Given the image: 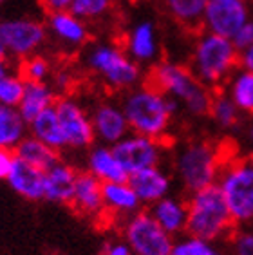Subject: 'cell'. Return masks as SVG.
<instances>
[{"instance_id": "1", "label": "cell", "mask_w": 253, "mask_h": 255, "mask_svg": "<svg viewBox=\"0 0 253 255\" xmlns=\"http://www.w3.org/2000/svg\"><path fill=\"white\" fill-rule=\"evenodd\" d=\"M228 145L205 137H194L170 148V174L186 196L217 183Z\"/></svg>"}, {"instance_id": "2", "label": "cell", "mask_w": 253, "mask_h": 255, "mask_svg": "<svg viewBox=\"0 0 253 255\" xmlns=\"http://www.w3.org/2000/svg\"><path fill=\"white\" fill-rule=\"evenodd\" d=\"M120 103L130 132L163 141H168L175 120L181 114L179 107L146 80L125 91Z\"/></svg>"}, {"instance_id": "3", "label": "cell", "mask_w": 253, "mask_h": 255, "mask_svg": "<svg viewBox=\"0 0 253 255\" xmlns=\"http://www.w3.org/2000/svg\"><path fill=\"white\" fill-rule=\"evenodd\" d=\"M145 80L159 89L166 98H170L179 107L181 114L185 113L188 118L194 120H203L208 116L214 91L201 84L186 64L161 58L148 67Z\"/></svg>"}, {"instance_id": "4", "label": "cell", "mask_w": 253, "mask_h": 255, "mask_svg": "<svg viewBox=\"0 0 253 255\" xmlns=\"http://www.w3.org/2000/svg\"><path fill=\"white\" fill-rule=\"evenodd\" d=\"M83 67L112 93H125L145 80V69L126 54L116 40L89 42L82 53Z\"/></svg>"}, {"instance_id": "5", "label": "cell", "mask_w": 253, "mask_h": 255, "mask_svg": "<svg viewBox=\"0 0 253 255\" xmlns=\"http://www.w3.org/2000/svg\"><path fill=\"white\" fill-rule=\"evenodd\" d=\"M186 65L205 87L219 91L235 69H239V49L230 38L197 31Z\"/></svg>"}, {"instance_id": "6", "label": "cell", "mask_w": 253, "mask_h": 255, "mask_svg": "<svg viewBox=\"0 0 253 255\" xmlns=\"http://www.w3.org/2000/svg\"><path fill=\"white\" fill-rule=\"evenodd\" d=\"M186 234L210 243H226L237 228L217 185L186 196Z\"/></svg>"}, {"instance_id": "7", "label": "cell", "mask_w": 253, "mask_h": 255, "mask_svg": "<svg viewBox=\"0 0 253 255\" xmlns=\"http://www.w3.org/2000/svg\"><path fill=\"white\" fill-rule=\"evenodd\" d=\"M217 188L235 226L253 225V154L230 152L217 177Z\"/></svg>"}, {"instance_id": "8", "label": "cell", "mask_w": 253, "mask_h": 255, "mask_svg": "<svg viewBox=\"0 0 253 255\" xmlns=\"http://www.w3.org/2000/svg\"><path fill=\"white\" fill-rule=\"evenodd\" d=\"M118 230V236L128 245L132 255H170L175 241L154 221L146 208L123 219Z\"/></svg>"}, {"instance_id": "9", "label": "cell", "mask_w": 253, "mask_h": 255, "mask_svg": "<svg viewBox=\"0 0 253 255\" xmlns=\"http://www.w3.org/2000/svg\"><path fill=\"white\" fill-rule=\"evenodd\" d=\"M49 34L45 22L31 16L0 20V44L15 62L40 53L47 44Z\"/></svg>"}, {"instance_id": "10", "label": "cell", "mask_w": 253, "mask_h": 255, "mask_svg": "<svg viewBox=\"0 0 253 255\" xmlns=\"http://www.w3.org/2000/svg\"><path fill=\"white\" fill-rule=\"evenodd\" d=\"M54 111L58 114L62 132L65 137V150L71 152H87L96 143L89 111L73 94H62L54 103Z\"/></svg>"}, {"instance_id": "11", "label": "cell", "mask_w": 253, "mask_h": 255, "mask_svg": "<svg viewBox=\"0 0 253 255\" xmlns=\"http://www.w3.org/2000/svg\"><path fill=\"white\" fill-rule=\"evenodd\" d=\"M112 150L128 176L145 168L165 165L166 157L170 154L168 141L141 136L136 132H128L112 147Z\"/></svg>"}, {"instance_id": "12", "label": "cell", "mask_w": 253, "mask_h": 255, "mask_svg": "<svg viewBox=\"0 0 253 255\" xmlns=\"http://www.w3.org/2000/svg\"><path fill=\"white\" fill-rule=\"evenodd\" d=\"M252 18L248 0H208L201 20V31L234 38V34Z\"/></svg>"}, {"instance_id": "13", "label": "cell", "mask_w": 253, "mask_h": 255, "mask_svg": "<svg viewBox=\"0 0 253 255\" xmlns=\"http://www.w3.org/2000/svg\"><path fill=\"white\" fill-rule=\"evenodd\" d=\"M123 49L136 64L150 67L161 60L159 27L152 18H137L126 27L122 40Z\"/></svg>"}, {"instance_id": "14", "label": "cell", "mask_w": 253, "mask_h": 255, "mask_svg": "<svg viewBox=\"0 0 253 255\" xmlns=\"http://www.w3.org/2000/svg\"><path fill=\"white\" fill-rule=\"evenodd\" d=\"M45 27L49 38H53L54 44L67 53L85 49L91 42V25L73 15L69 9L49 13Z\"/></svg>"}, {"instance_id": "15", "label": "cell", "mask_w": 253, "mask_h": 255, "mask_svg": "<svg viewBox=\"0 0 253 255\" xmlns=\"http://www.w3.org/2000/svg\"><path fill=\"white\" fill-rule=\"evenodd\" d=\"M96 143L114 147L130 132L120 100H100L89 109Z\"/></svg>"}, {"instance_id": "16", "label": "cell", "mask_w": 253, "mask_h": 255, "mask_svg": "<svg viewBox=\"0 0 253 255\" xmlns=\"http://www.w3.org/2000/svg\"><path fill=\"white\" fill-rule=\"evenodd\" d=\"M102 181L91 176L89 172L80 170L76 176L73 188V196L69 206L78 216L91 219L94 223H105V212H103V196H102Z\"/></svg>"}, {"instance_id": "17", "label": "cell", "mask_w": 253, "mask_h": 255, "mask_svg": "<svg viewBox=\"0 0 253 255\" xmlns=\"http://www.w3.org/2000/svg\"><path fill=\"white\" fill-rule=\"evenodd\" d=\"M126 181L130 183V187L134 188L136 196L139 197L143 208H148L156 201L163 199V197L174 194V177H172L170 170L165 165L159 167H152L139 170L136 174L128 176Z\"/></svg>"}, {"instance_id": "18", "label": "cell", "mask_w": 253, "mask_h": 255, "mask_svg": "<svg viewBox=\"0 0 253 255\" xmlns=\"http://www.w3.org/2000/svg\"><path fill=\"white\" fill-rule=\"evenodd\" d=\"M103 212H105V223L107 225H120L123 219L136 214L143 208L139 197L136 196L134 188L128 181L103 183Z\"/></svg>"}, {"instance_id": "19", "label": "cell", "mask_w": 253, "mask_h": 255, "mask_svg": "<svg viewBox=\"0 0 253 255\" xmlns=\"http://www.w3.org/2000/svg\"><path fill=\"white\" fill-rule=\"evenodd\" d=\"M44 170L15 157L13 167L5 177V183L16 196H20L25 201L36 203L44 201Z\"/></svg>"}, {"instance_id": "20", "label": "cell", "mask_w": 253, "mask_h": 255, "mask_svg": "<svg viewBox=\"0 0 253 255\" xmlns=\"http://www.w3.org/2000/svg\"><path fill=\"white\" fill-rule=\"evenodd\" d=\"M146 210L154 217V221L174 239L186 234V197L170 194L150 205Z\"/></svg>"}, {"instance_id": "21", "label": "cell", "mask_w": 253, "mask_h": 255, "mask_svg": "<svg viewBox=\"0 0 253 255\" xmlns=\"http://www.w3.org/2000/svg\"><path fill=\"white\" fill-rule=\"evenodd\" d=\"M78 172L74 165L63 159L47 168L44 176V201L69 206Z\"/></svg>"}, {"instance_id": "22", "label": "cell", "mask_w": 253, "mask_h": 255, "mask_svg": "<svg viewBox=\"0 0 253 255\" xmlns=\"http://www.w3.org/2000/svg\"><path fill=\"white\" fill-rule=\"evenodd\" d=\"M85 172L94 176L102 183L126 181L128 174L123 170L122 163L118 161L116 154L109 145L94 143L85 152Z\"/></svg>"}, {"instance_id": "23", "label": "cell", "mask_w": 253, "mask_h": 255, "mask_svg": "<svg viewBox=\"0 0 253 255\" xmlns=\"http://www.w3.org/2000/svg\"><path fill=\"white\" fill-rule=\"evenodd\" d=\"M56 100H58V94L51 87L49 82H25L24 94H22V100H20L16 111L24 118L25 123H29L38 114L54 107Z\"/></svg>"}, {"instance_id": "24", "label": "cell", "mask_w": 253, "mask_h": 255, "mask_svg": "<svg viewBox=\"0 0 253 255\" xmlns=\"http://www.w3.org/2000/svg\"><path fill=\"white\" fill-rule=\"evenodd\" d=\"M208 0H157L159 7L179 27L192 33L201 31V20Z\"/></svg>"}, {"instance_id": "25", "label": "cell", "mask_w": 253, "mask_h": 255, "mask_svg": "<svg viewBox=\"0 0 253 255\" xmlns=\"http://www.w3.org/2000/svg\"><path fill=\"white\" fill-rule=\"evenodd\" d=\"M221 91L235 103L243 116L253 118V73L243 67L235 69Z\"/></svg>"}, {"instance_id": "26", "label": "cell", "mask_w": 253, "mask_h": 255, "mask_svg": "<svg viewBox=\"0 0 253 255\" xmlns=\"http://www.w3.org/2000/svg\"><path fill=\"white\" fill-rule=\"evenodd\" d=\"M27 134L36 137L38 141L45 143L47 147L54 148L56 152L62 154L65 150V137H63L62 125H60L58 114L54 107L44 111L33 122L27 123Z\"/></svg>"}, {"instance_id": "27", "label": "cell", "mask_w": 253, "mask_h": 255, "mask_svg": "<svg viewBox=\"0 0 253 255\" xmlns=\"http://www.w3.org/2000/svg\"><path fill=\"white\" fill-rule=\"evenodd\" d=\"M206 118L214 123L219 130H223V132H234V130L243 127L244 116L239 113L235 103L219 89V91H214Z\"/></svg>"}, {"instance_id": "28", "label": "cell", "mask_w": 253, "mask_h": 255, "mask_svg": "<svg viewBox=\"0 0 253 255\" xmlns=\"http://www.w3.org/2000/svg\"><path fill=\"white\" fill-rule=\"evenodd\" d=\"M13 152H15V157H18L22 161L29 163V165L44 172L62 159V154L56 152L54 148L47 147L45 143L38 141L36 137L29 136V134L16 145Z\"/></svg>"}, {"instance_id": "29", "label": "cell", "mask_w": 253, "mask_h": 255, "mask_svg": "<svg viewBox=\"0 0 253 255\" xmlns=\"http://www.w3.org/2000/svg\"><path fill=\"white\" fill-rule=\"evenodd\" d=\"M27 136V123L15 107L0 105V148L15 150L24 137Z\"/></svg>"}, {"instance_id": "30", "label": "cell", "mask_w": 253, "mask_h": 255, "mask_svg": "<svg viewBox=\"0 0 253 255\" xmlns=\"http://www.w3.org/2000/svg\"><path fill=\"white\" fill-rule=\"evenodd\" d=\"M116 9V0H73L69 11L87 22L89 25L103 24L112 18Z\"/></svg>"}, {"instance_id": "31", "label": "cell", "mask_w": 253, "mask_h": 255, "mask_svg": "<svg viewBox=\"0 0 253 255\" xmlns=\"http://www.w3.org/2000/svg\"><path fill=\"white\" fill-rule=\"evenodd\" d=\"M170 255H226V252L221 248L219 243H210L185 234L174 241Z\"/></svg>"}, {"instance_id": "32", "label": "cell", "mask_w": 253, "mask_h": 255, "mask_svg": "<svg viewBox=\"0 0 253 255\" xmlns=\"http://www.w3.org/2000/svg\"><path fill=\"white\" fill-rule=\"evenodd\" d=\"M53 64L51 60L42 53H36L29 58L20 62L18 73L25 82H49L51 74H53Z\"/></svg>"}, {"instance_id": "33", "label": "cell", "mask_w": 253, "mask_h": 255, "mask_svg": "<svg viewBox=\"0 0 253 255\" xmlns=\"http://www.w3.org/2000/svg\"><path fill=\"white\" fill-rule=\"evenodd\" d=\"M25 80L22 74L11 71L7 74L0 76V105L5 107H18L22 94H24Z\"/></svg>"}, {"instance_id": "34", "label": "cell", "mask_w": 253, "mask_h": 255, "mask_svg": "<svg viewBox=\"0 0 253 255\" xmlns=\"http://www.w3.org/2000/svg\"><path fill=\"white\" fill-rule=\"evenodd\" d=\"M226 255H253V225L235 228L226 241Z\"/></svg>"}, {"instance_id": "35", "label": "cell", "mask_w": 253, "mask_h": 255, "mask_svg": "<svg viewBox=\"0 0 253 255\" xmlns=\"http://www.w3.org/2000/svg\"><path fill=\"white\" fill-rule=\"evenodd\" d=\"M49 84H51V87H53L54 91H56L58 96H62V94H69V91H71V87H73V84H74L73 73L67 71V69L53 71L51 78H49Z\"/></svg>"}, {"instance_id": "36", "label": "cell", "mask_w": 253, "mask_h": 255, "mask_svg": "<svg viewBox=\"0 0 253 255\" xmlns=\"http://www.w3.org/2000/svg\"><path fill=\"white\" fill-rule=\"evenodd\" d=\"M232 42H234V45L239 49V53L253 44V16L234 34Z\"/></svg>"}, {"instance_id": "37", "label": "cell", "mask_w": 253, "mask_h": 255, "mask_svg": "<svg viewBox=\"0 0 253 255\" xmlns=\"http://www.w3.org/2000/svg\"><path fill=\"white\" fill-rule=\"evenodd\" d=\"M102 255H132L130 248L122 237H111L103 243L102 246Z\"/></svg>"}, {"instance_id": "38", "label": "cell", "mask_w": 253, "mask_h": 255, "mask_svg": "<svg viewBox=\"0 0 253 255\" xmlns=\"http://www.w3.org/2000/svg\"><path fill=\"white\" fill-rule=\"evenodd\" d=\"M13 161H15V152L7 148H0V181H5V177L13 167Z\"/></svg>"}, {"instance_id": "39", "label": "cell", "mask_w": 253, "mask_h": 255, "mask_svg": "<svg viewBox=\"0 0 253 255\" xmlns=\"http://www.w3.org/2000/svg\"><path fill=\"white\" fill-rule=\"evenodd\" d=\"M42 9L45 13H56V11H67L69 5L73 4V0H38Z\"/></svg>"}, {"instance_id": "40", "label": "cell", "mask_w": 253, "mask_h": 255, "mask_svg": "<svg viewBox=\"0 0 253 255\" xmlns=\"http://www.w3.org/2000/svg\"><path fill=\"white\" fill-rule=\"evenodd\" d=\"M239 67L253 73V44L239 53Z\"/></svg>"}, {"instance_id": "41", "label": "cell", "mask_w": 253, "mask_h": 255, "mask_svg": "<svg viewBox=\"0 0 253 255\" xmlns=\"http://www.w3.org/2000/svg\"><path fill=\"white\" fill-rule=\"evenodd\" d=\"M13 65H15V60L11 58L9 53L4 49V45L0 44V76L11 73V71H13Z\"/></svg>"}, {"instance_id": "42", "label": "cell", "mask_w": 253, "mask_h": 255, "mask_svg": "<svg viewBox=\"0 0 253 255\" xmlns=\"http://www.w3.org/2000/svg\"><path fill=\"white\" fill-rule=\"evenodd\" d=\"M243 128V141L244 145L250 148V150H253V118H250L248 123H244Z\"/></svg>"}, {"instance_id": "43", "label": "cell", "mask_w": 253, "mask_h": 255, "mask_svg": "<svg viewBox=\"0 0 253 255\" xmlns=\"http://www.w3.org/2000/svg\"><path fill=\"white\" fill-rule=\"evenodd\" d=\"M4 2H5V0H0V5H2V4H4Z\"/></svg>"}]
</instances>
